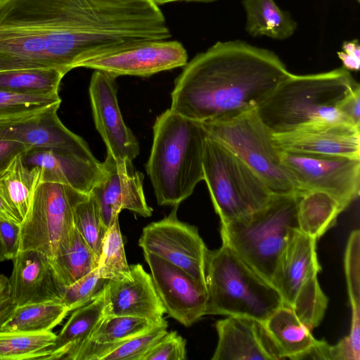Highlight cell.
Returning <instances> with one entry per match:
<instances>
[{"mask_svg": "<svg viewBox=\"0 0 360 360\" xmlns=\"http://www.w3.org/2000/svg\"><path fill=\"white\" fill-rule=\"evenodd\" d=\"M106 0H5L0 4V71L56 68L138 46L137 37L102 34Z\"/></svg>", "mask_w": 360, "mask_h": 360, "instance_id": "obj_1", "label": "cell"}, {"mask_svg": "<svg viewBox=\"0 0 360 360\" xmlns=\"http://www.w3.org/2000/svg\"><path fill=\"white\" fill-rule=\"evenodd\" d=\"M183 68L170 109L200 122L256 109L290 73L273 51L240 40L217 41Z\"/></svg>", "mask_w": 360, "mask_h": 360, "instance_id": "obj_2", "label": "cell"}, {"mask_svg": "<svg viewBox=\"0 0 360 360\" xmlns=\"http://www.w3.org/2000/svg\"><path fill=\"white\" fill-rule=\"evenodd\" d=\"M146 170L159 205L175 206L188 198L203 180L207 131L197 122L170 108L158 115Z\"/></svg>", "mask_w": 360, "mask_h": 360, "instance_id": "obj_3", "label": "cell"}, {"mask_svg": "<svg viewBox=\"0 0 360 360\" xmlns=\"http://www.w3.org/2000/svg\"><path fill=\"white\" fill-rule=\"evenodd\" d=\"M359 86L343 67L316 74L290 73L256 110L271 134L315 123L345 122L339 105Z\"/></svg>", "mask_w": 360, "mask_h": 360, "instance_id": "obj_4", "label": "cell"}, {"mask_svg": "<svg viewBox=\"0 0 360 360\" xmlns=\"http://www.w3.org/2000/svg\"><path fill=\"white\" fill-rule=\"evenodd\" d=\"M205 315L245 316L264 322L283 305L275 287L226 243L207 251Z\"/></svg>", "mask_w": 360, "mask_h": 360, "instance_id": "obj_5", "label": "cell"}, {"mask_svg": "<svg viewBox=\"0 0 360 360\" xmlns=\"http://www.w3.org/2000/svg\"><path fill=\"white\" fill-rule=\"evenodd\" d=\"M297 198L298 193L274 194L251 215L221 224L222 242L271 283L281 253L299 231Z\"/></svg>", "mask_w": 360, "mask_h": 360, "instance_id": "obj_6", "label": "cell"}, {"mask_svg": "<svg viewBox=\"0 0 360 360\" xmlns=\"http://www.w3.org/2000/svg\"><path fill=\"white\" fill-rule=\"evenodd\" d=\"M202 169L203 180L221 224L251 215L264 207L274 195L239 158L208 135Z\"/></svg>", "mask_w": 360, "mask_h": 360, "instance_id": "obj_7", "label": "cell"}, {"mask_svg": "<svg viewBox=\"0 0 360 360\" xmlns=\"http://www.w3.org/2000/svg\"><path fill=\"white\" fill-rule=\"evenodd\" d=\"M207 135L239 158L273 194L298 193L281 162V151L256 109L237 115L201 122Z\"/></svg>", "mask_w": 360, "mask_h": 360, "instance_id": "obj_8", "label": "cell"}, {"mask_svg": "<svg viewBox=\"0 0 360 360\" xmlns=\"http://www.w3.org/2000/svg\"><path fill=\"white\" fill-rule=\"evenodd\" d=\"M88 195L67 185L40 181L20 225V250H35L53 260L69 243L76 205Z\"/></svg>", "mask_w": 360, "mask_h": 360, "instance_id": "obj_9", "label": "cell"}, {"mask_svg": "<svg viewBox=\"0 0 360 360\" xmlns=\"http://www.w3.org/2000/svg\"><path fill=\"white\" fill-rule=\"evenodd\" d=\"M280 158L299 193L324 191L346 208L359 196L360 159L285 151Z\"/></svg>", "mask_w": 360, "mask_h": 360, "instance_id": "obj_10", "label": "cell"}, {"mask_svg": "<svg viewBox=\"0 0 360 360\" xmlns=\"http://www.w3.org/2000/svg\"><path fill=\"white\" fill-rule=\"evenodd\" d=\"M178 207L173 206L168 216L144 227L139 245L143 252L172 263L207 288L205 262L208 249L195 226L178 219Z\"/></svg>", "mask_w": 360, "mask_h": 360, "instance_id": "obj_11", "label": "cell"}, {"mask_svg": "<svg viewBox=\"0 0 360 360\" xmlns=\"http://www.w3.org/2000/svg\"><path fill=\"white\" fill-rule=\"evenodd\" d=\"M103 164V176L89 194L95 201L103 221L109 228L122 210L143 217L152 215L143 191V174L129 160L115 159L107 154Z\"/></svg>", "mask_w": 360, "mask_h": 360, "instance_id": "obj_12", "label": "cell"}, {"mask_svg": "<svg viewBox=\"0 0 360 360\" xmlns=\"http://www.w3.org/2000/svg\"><path fill=\"white\" fill-rule=\"evenodd\" d=\"M188 63L186 49L178 41H154L82 62L79 68L103 72L114 78L123 75L150 77L181 68Z\"/></svg>", "mask_w": 360, "mask_h": 360, "instance_id": "obj_13", "label": "cell"}, {"mask_svg": "<svg viewBox=\"0 0 360 360\" xmlns=\"http://www.w3.org/2000/svg\"><path fill=\"white\" fill-rule=\"evenodd\" d=\"M165 313L186 327L205 315L207 288L172 263L143 252Z\"/></svg>", "mask_w": 360, "mask_h": 360, "instance_id": "obj_14", "label": "cell"}, {"mask_svg": "<svg viewBox=\"0 0 360 360\" xmlns=\"http://www.w3.org/2000/svg\"><path fill=\"white\" fill-rule=\"evenodd\" d=\"M115 78L98 70L92 74L89 91L96 129L107 154L133 160L139 154V141L125 124L119 108Z\"/></svg>", "mask_w": 360, "mask_h": 360, "instance_id": "obj_15", "label": "cell"}, {"mask_svg": "<svg viewBox=\"0 0 360 360\" xmlns=\"http://www.w3.org/2000/svg\"><path fill=\"white\" fill-rule=\"evenodd\" d=\"M58 108L0 120V139L18 141L30 148L65 150L98 161L87 143L62 123L57 114Z\"/></svg>", "mask_w": 360, "mask_h": 360, "instance_id": "obj_16", "label": "cell"}, {"mask_svg": "<svg viewBox=\"0 0 360 360\" xmlns=\"http://www.w3.org/2000/svg\"><path fill=\"white\" fill-rule=\"evenodd\" d=\"M281 151L340 155L360 159V127L343 122H321L272 134Z\"/></svg>", "mask_w": 360, "mask_h": 360, "instance_id": "obj_17", "label": "cell"}, {"mask_svg": "<svg viewBox=\"0 0 360 360\" xmlns=\"http://www.w3.org/2000/svg\"><path fill=\"white\" fill-rule=\"evenodd\" d=\"M9 278L16 307L32 303L61 302L67 286L53 261L35 250H20L12 259Z\"/></svg>", "mask_w": 360, "mask_h": 360, "instance_id": "obj_18", "label": "cell"}, {"mask_svg": "<svg viewBox=\"0 0 360 360\" xmlns=\"http://www.w3.org/2000/svg\"><path fill=\"white\" fill-rule=\"evenodd\" d=\"M218 342L212 360L282 359L263 322L229 316L215 323Z\"/></svg>", "mask_w": 360, "mask_h": 360, "instance_id": "obj_19", "label": "cell"}, {"mask_svg": "<svg viewBox=\"0 0 360 360\" xmlns=\"http://www.w3.org/2000/svg\"><path fill=\"white\" fill-rule=\"evenodd\" d=\"M22 158L27 167L39 169L41 182L67 185L86 195L103 176L102 162L65 150L33 148Z\"/></svg>", "mask_w": 360, "mask_h": 360, "instance_id": "obj_20", "label": "cell"}, {"mask_svg": "<svg viewBox=\"0 0 360 360\" xmlns=\"http://www.w3.org/2000/svg\"><path fill=\"white\" fill-rule=\"evenodd\" d=\"M129 266L131 279L108 281L105 287V316H134L157 323L163 321L165 310L151 275L139 264Z\"/></svg>", "mask_w": 360, "mask_h": 360, "instance_id": "obj_21", "label": "cell"}, {"mask_svg": "<svg viewBox=\"0 0 360 360\" xmlns=\"http://www.w3.org/2000/svg\"><path fill=\"white\" fill-rule=\"evenodd\" d=\"M316 242L315 238L297 231L278 259L271 284L281 295L285 306L290 307L304 281L321 271Z\"/></svg>", "mask_w": 360, "mask_h": 360, "instance_id": "obj_22", "label": "cell"}, {"mask_svg": "<svg viewBox=\"0 0 360 360\" xmlns=\"http://www.w3.org/2000/svg\"><path fill=\"white\" fill-rule=\"evenodd\" d=\"M162 321L157 323L134 316H105L75 360H102L124 342L153 329Z\"/></svg>", "mask_w": 360, "mask_h": 360, "instance_id": "obj_23", "label": "cell"}, {"mask_svg": "<svg viewBox=\"0 0 360 360\" xmlns=\"http://www.w3.org/2000/svg\"><path fill=\"white\" fill-rule=\"evenodd\" d=\"M105 289L88 304L73 311L64 326L56 335L45 359L75 360L93 331L105 316Z\"/></svg>", "mask_w": 360, "mask_h": 360, "instance_id": "obj_24", "label": "cell"}, {"mask_svg": "<svg viewBox=\"0 0 360 360\" xmlns=\"http://www.w3.org/2000/svg\"><path fill=\"white\" fill-rule=\"evenodd\" d=\"M40 181L39 169L27 167L22 154L0 173V198L13 222L20 225L25 220Z\"/></svg>", "mask_w": 360, "mask_h": 360, "instance_id": "obj_25", "label": "cell"}, {"mask_svg": "<svg viewBox=\"0 0 360 360\" xmlns=\"http://www.w3.org/2000/svg\"><path fill=\"white\" fill-rule=\"evenodd\" d=\"M264 324L282 359H307L317 342L311 330L285 305L275 311Z\"/></svg>", "mask_w": 360, "mask_h": 360, "instance_id": "obj_26", "label": "cell"}, {"mask_svg": "<svg viewBox=\"0 0 360 360\" xmlns=\"http://www.w3.org/2000/svg\"><path fill=\"white\" fill-rule=\"evenodd\" d=\"M345 209L335 197L324 191L300 192L297 208L299 231L317 240L335 224Z\"/></svg>", "mask_w": 360, "mask_h": 360, "instance_id": "obj_27", "label": "cell"}, {"mask_svg": "<svg viewBox=\"0 0 360 360\" xmlns=\"http://www.w3.org/2000/svg\"><path fill=\"white\" fill-rule=\"evenodd\" d=\"M243 5L245 30L252 37L284 40L297 30V23L290 13L281 9L274 0H243Z\"/></svg>", "mask_w": 360, "mask_h": 360, "instance_id": "obj_28", "label": "cell"}, {"mask_svg": "<svg viewBox=\"0 0 360 360\" xmlns=\"http://www.w3.org/2000/svg\"><path fill=\"white\" fill-rule=\"evenodd\" d=\"M61 302L32 303L18 306L1 326V330L51 331L69 312Z\"/></svg>", "mask_w": 360, "mask_h": 360, "instance_id": "obj_29", "label": "cell"}, {"mask_svg": "<svg viewBox=\"0 0 360 360\" xmlns=\"http://www.w3.org/2000/svg\"><path fill=\"white\" fill-rule=\"evenodd\" d=\"M66 72L56 68H27L0 71V90L25 94L58 93Z\"/></svg>", "mask_w": 360, "mask_h": 360, "instance_id": "obj_30", "label": "cell"}, {"mask_svg": "<svg viewBox=\"0 0 360 360\" xmlns=\"http://www.w3.org/2000/svg\"><path fill=\"white\" fill-rule=\"evenodd\" d=\"M56 337L51 331L0 330V360H44Z\"/></svg>", "mask_w": 360, "mask_h": 360, "instance_id": "obj_31", "label": "cell"}, {"mask_svg": "<svg viewBox=\"0 0 360 360\" xmlns=\"http://www.w3.org/2000/svg\"><path fill=\"white\" fill-rule=\"evenodd\" d=\"M52 261L67 287L98 266V259L93 251L75 228L67 247Z\"/></svg>", "mask_w": 360, "mask_h": 360, "instance_id": "obj_32", "label": "cell"}, {"mask_svg": "<svg viewBox=\"0 0 360 360\" xmlns=\"http://www.w3.org/2000/svg\"><path fill=\"white\" fill-rule=\"evenodd\" d=\"M97 271L101 278L108 281L132 278L124 252L118 219L108 229L105 233Z\"/></svg>", "mask_w": 360, "mask_h": 360, "instance_id": "obj_33", "label": "cell"}, {"mask_svg": "<svg viewBox=\"0 0 360 360\" xmlns=\"http://www.w3.org/2000/svg\"><path fill=\"white\" fill-rule=\"evenodd\" d=\"M317 274H312L304 281L290 307L297 319L310 330L320 324L328 302L319 285Z\"/></svg>", "mask_w": 360, "mask_h": 360, "instance_id": "obj_34", "label": "cell"}, {"mask_svg": "<svg viewBox=\"0 0 360 360\" xmlns=\"http://www.w3.org/2000/svg\"><path fill=\"white\" fill-rule=\"evenodd\" d=\"M60 103L58 93L37 95L0 90V120L39 113Z\"/></svg>", "mask_w": 360, "mask_h": 360, "instance_id": "obj_35", "label": "cell"}, {"mask_svg": "<svg viewBox=\"0 0 360 360\" xmlns=\"http://www.w3.org/2000/svg\"><path fill=\"white\" fill-rule=\"evenodd\" d=\"M74 226L91 248L98 262L108 228L103 223L98 208L90 195L76 205Z\"/></svg>", "mask_w": 360, "mask_h": 360, "instance_id": "obj_36", "label": "cell"}, {"mask_svg": "<svg viewBox=\"0 0 360 360\" xmlns=\"http://www.w3.org/2000/svg\"><path fill=\"white\" fill-rule=\"evenodd\" d=\"M307 359L321 360H359L360 311H352L350 332L335 345L318 340Z\"/></svg>", "mask_w": 360, "mask_h": 360, "instance_id": "obj_37", "label": "cell"}, {"mask_svg": "<svg viewBox=\"0 0 360 360\" xmlns=\"http://www.w3.org/2000/svg\"><path fill=\"white\" fill-rule=\"evenodd\" d=\"M108 281L98 276L96 267L66 288L62 302L70 311L85 306L102 294Z\"/></svg>", "mask_w": 360, "mask_h": 360, "instance_id": "obj_38", "label": "cell"}, {"mask_svg": "<svg viewBox=\"0 0 360 360\" xmlns=\"http://www.w3.org/2000/svg\"><path fill=\"white\" fill-rule=\"evenodd\" d=\"M164 320L153 329L134 337L106 354L102 360H141L146 353L167 333Z\"/></svg>", "mask_w": 360, "mask_h": 360, "instance_id": "obj_39", "label": "cell"}, {"mask_svg": "<svg viewBox=\"0 0 360 360\" xmlns=\"http://www.w3.org/2000/svg\"><path fill=\"white\" fill-rule=\"evenodd\" d=\"M345 271L352 310H360V232H351L345 254Z\"/></svg>", "mask_w": 360, "mask_h": 360, "instance_id": "obj_40", "label": "cell"}, {"mask_svg": "<svg viewBox=\"0 0 360 360\" xmlns=\"http://www.w3.org/2000/svg\"><path fill=\"white\" fill-rule=\"evenodd\" d=\"M186 340L176 331L167 332L141 360H185Z\"/></svg>", "mask_w": 360, "mask_h": 360, "instance_id": "obj_41", "label": "cell"}, {"mask_svg": "<svg viewBox=\"0 0 360 360\" xmlns=\"http://www.w3.org/2000/svg\"><path fill=\"white\" fill-rule=\"evenodd\" d=\"M0 239L6 259H13L20 248V226L13 221L0 219Z\"/></svg>", "mask_w": 360, "mask_h": 360, "instance_id": "obj_42", "label": "cell"}, {"mask_svg": "<svg viewBox=\"0 0 360 360\" xmlns=\"http://www.w3.org/2000/svg\"><path fill=\"white\" fill-rule=\"evenodd\" d=\"M339 112L345 122L360 127V86L343 99L339 105Z\"/></svg>", "mask_w": 360, "mask_h": 360, "instance_id": "obj_43", "label": "cell"}, {"mask_svg": "<svg viewBox=\"0 0 360 360\" xmlns=\"http://www.w3.org/2000/svg\"><path fill=\"white\" fill-rule=\"evenodd\" d=\"M16 305L14 303L9 278L0 271V328L12 314Z\"/></svg>", "mask_w": 360, "mask_h": 360, "instance_id": "obj_44", "label": "cell"}, {"mask_svg": "<svg viewBox=\"0 0 360 360\" xmlns=\"http://www.w3.org/2000/svg\"><path fill=\"white\" fill-rule=\"evenodd\" d=\"M30 149L26 145L7 139H0V173L5 170L13 158Z\"/></svg>", "mask_w": 360, "mask_h": 360, "instance_id": "obj_45", "label": "cell"}, {"mask_svg": "<svg viewBox=\"0 0 360 360\" xmlns=\"http://www.w3.org/2000/svg\"><path fill=\"white\" fill-rule=\"evenodd\" d=\"M337 55L342 61V67L348 71H358L360 67V56L347 53L342 51H338Z\"/></svg>", "mask_w": 360, "mask_h": 360, "instance_id": "obj_46", "label": "cell"}, {"mask_svg": "<svg viewBox=\"0 0 360 360\" xmlns=\"http://www.w3.org/2000/svg\"><path fill=\"white\" fill-rule=\"evenodd\" d=\"M150 1L159 6L160 5H164V4L174 3V2H181V1L208 3V2H212V1H214L217 0H150Z\"/></svg>", "mask_w": 360, "mask_h": 360, "instance_id": "obj_47", "label": "cell"}, {"mask_svg": "<svg viewBox=\"0 0 360 360\" xmlns=\"http://www.w3.org/2000/svg\"><path fill=\"white\" fill-rule=\"evenodd\" d=\"M0 219L13 221L0 198Z\"/></svg>", "mask_w": 360, "mask_h": 360, "instance_id": "obj_48", "label": "cell"}, {"mask_svg": "<svg viewBox=\"0 0 360 360\" xmlns=\"http://www.w3.org/2000/svg\"><path fill=\"white\" fill-rule=\"evenodd\" d=\"M6 260L5 252L0 239V262Z\"/></svg>", "mask_w": 360, "mask_h": 360, "instance_id": "obj_49", "label": "cell"}, {"mask_svg": "<svg viewBox=\"0 0 360 360\" xmlns=\"http://www.w3.org/2000/svg\"><path fill=\"white\" fill-rule=\"evenodd\" d=\"M5 0H0V4L3 1H4Z\"/></svg>", "mask_w": 360, "mask_h": 360, "instance_id": "obj_50", "label": "cell"}]
</instances>
